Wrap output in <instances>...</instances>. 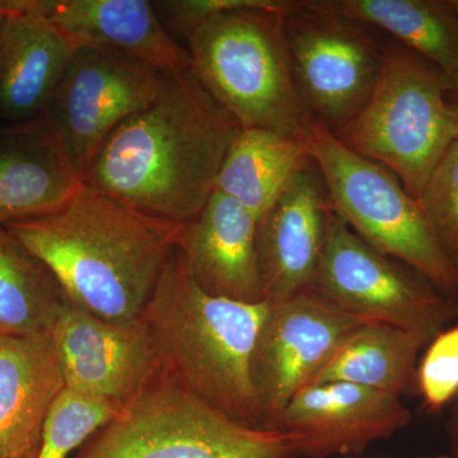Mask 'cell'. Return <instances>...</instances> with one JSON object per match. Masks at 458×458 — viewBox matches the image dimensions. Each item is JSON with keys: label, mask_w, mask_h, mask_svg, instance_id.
<instances>
[{"label": "cell", "mask_w": 458, "mask_h": 458, "mask_svg": "<svg viewBox=\"0 0 458 458\" xmlns=\"http://www.w3.org/2000/svg\"><path fill=\"white\" fill-rule=\"evenodd\" d=\"M452 96H456V98H458V92L454 93V95H452Z\"/></svg>", "instance_id": "35"}, {"label": "cell", "mask_w": 458, "mask_h": 458, "mask_svg": "<svg viewBox=\"0 0 458 458\" xmlns=\"http://www.w3.org/2000/svg\"><path fill=\"white\" fill-rule=\"evenodd\" d=\"M364 322L315 289L269 304L251 361L261 428L274 430L295 394L311 384L344 340Z\"/></svg>", "instance_id": "11"}, {"label": "cell", "mask_w": 458, "mask_h": 458, "mask_svg": "<svg viewBox=\"0 0 458 458\" xmlns=\"http://www.w3.org/2000/svg\"><path fill=\"white\" fill-rule=\"evenodd\" d=\"M164 75L122 51L75 47L45 114L82 179L117 126L152 104Z\"/></svg>", "instance_id": "10"}, {"label": "cell", "mask_w": 458, "mask_h": 458, "mask_svg": "<svg viewBox=\"0 0 458 458\" xmlns=\"http://www.w3.org/2000/svg\"><path fill=\"white\" fill-rule=\"evenodd\" d=\"M258 219L242 205L214 191L185 225L180 249L208 293L243 303L265 302L259 267Z\"/></svg>", "instance_id": "17"}, {"label": "cell", "mask_w": 458, "mask_h": 458, "mask_svg": "<svg viewBox=\"0 0 458 458\" xmlns=\"http://www.w3.org/2000/svg\"><path fill=\"white\" fill-rule=\"evenodd\" d=\"M75 47L35 0H14L13 11L0 25V126L47 114Z\"/></svg>", "instance_id": "15"}, {"label": "cell", "mask_w": 458, "mask_h": 458, "mask_svg": "<svg viewBox=\"0 0 458 458\" xmlns=\"http://www.w3.org/2000/svg\"><path fill=\"white\" fill-rule=\"evenodd\" d=\"M241 131L194 69L165 73L152 104L105 141L84 185L143 216L189 225L213 194Z\"/></svg>", "instance_id": "1"}, {"label": "cell", "mask_w": 458, "mask_h": 458, "mask_svg": "<svg viewBox=\"0 0 458 458\" xmlns=\"http://www.w3.org/2000/svg\"><path fill=\"white\" fill-rule=\"evenodd\" d=\"M428 343L426 337L393 325L364 322L310 385L345 382L401 397L418 394V364Z\"/></svg>", "instance_id": "20"}, {"label": "cell", "mask_w": 458, "mask_h": 458, "mask_svg": "<svg viewBox=\"0 0 458 458\" xmlns=\"http://www.w3.org/2000/svg\"><path fill=\"white\" fill-rule=\"evenodd\" d=\"M4 228L49 267L75 306L120 324L140 318L185 231L87 185L57 212Z\"/></svg>", "instance_id": "2"}, {"label": "cell", "mask_w": 458, "mask_h": 458, "mask_svg": "<svg viewBox=\"0 0 458 458\" xmlns=\"http://www.w3.org/2000/svg\"><path fill=\"white\" fill-rule=\"evenodd\" d=\"M68 301L49 267L0 227V336L50 333Z\"/></svg>", "instance_id": "23"}, {"label": "cell", "mask_w": 458, "mask_h": 458, "mask_svg": "<svg viewBox=\"0 0 458 458\" xmlns=\"http://www.w3.org/2000/svg\"><path fill=\"white\" fill-rule=\"evenodd\" d=\"M153 4L159 18H164L165 29L168 31L172 29L186 38L203 21L221 12L260 8L284 14L294 8L297 0H170L153 2Z\"/></svg>", "instance_id": "27"}, {"label": "cell", "mask_w": 458, "mask_h": 458, "mask_svg": "<svg viewBox=\"0 0 458 458\" xmlns=\"http://www.w3.org/2000/svg\"><path fill=\"white\" fill-rule=\"evenodd\" d=\"M185 41L199 80L241 128L311 138L316 120L295 86L283 13L260 8L221 12L195 27Z\"/></svg>", "instance_id": "4"}, {"label": "cell", "mask_w": 458, "mask_h": 458, "mask_svg": "<svg viewBox=\"0 0 458 458\" xmlns=\"http://www.w3.org/2000/svg\"><path fill=\"white\" fill-rule=\"evenodd\" d=\"M426 458H450L448 456H433V457H426Z\"/></svg>", "instance_id": "33"}, {"label": "cell", "mask_w": 458, "mask_h": 458, "mask_svg": "<svg viewBox=\"0 0 458 458\" xmlns=\"http://www.w3.org/2000/svg\"><path fill=\"white\" fill-rule=\"evenodd\" d=\"M419 360L418 394L428 411L439 412L458 394V321L433 337Z\"/></svg>", "instance_id": "26"}, {"label": "cell", "mask_w": 458, "mask_h": 458, "mask_svg": "<svg viewBox=\"0 0 458 458\" xmlns=\"http://www.w3.org/2000/svg\"><path fill=\"white\" fill-rule=\"evenodd\" d=\"M71 458H300V454L284 434L228 418L162 369Z\"/></svg>", "instance_id": "5"}, {"label": "cell", "mask_w": 458, "mask_h": 458, "mask_svg": "<svg viewBox=\"0 0 458 458\" xmlns=\"http://www.w3.org/2000/svg\"><path fill=\"white\" fill-rule=\"evenodd\" d=\"M64 388L51 331L0 336V458L38 454L45 421Z\"/></svg>", "instance_id": "19"}, {"label": "cell", "mask_w": 458, "mask_h": 458, "mask_svg": "<svg viewBox=\"0 0 458 458\" xmlns=\"http://www.w3.org/2000/svg\"><path fill=\"white\" fill-rule=\"evenodd\" d=\"M83 186L47 114L0 126V227L55 213Z\"/></svg>", "instance_id": "16"}, {"label": "cell", "mask_w": 458, "mask_h": 458, "mask_svg": "<svg viewBox=\"0 0 458 458\" xmlns=\"http://www.w3.org/2000/svg\"><path fill=\"white\" fill-rule=\"evenodd\" d=\"M309 149L334 213L377 251L408 265L458 300V271L437 245L417 199L393 172L343 146L318 122Z\"/></svg>", "instance_id": "7"}, {"label": "cell", "mask_w": 458, "mask_h": 458, "mask_svg": "<svg viewBox=\"0 0 458 458\" xmlns=\"http://www.w3.org/2000/svg\"><path fill=\"white\" fill-rule=\"evenodd\" d=\"M445 2H447V4L450 5L452 11H454L458 17V0H445Z\"/></svg>", "instance_id": "31"}, {"label": "cell", "mask_w": 458, "mask_h": 458, "mask_svg": "<svg viewBox=\"0 0 458 458\" xmlns=\"http://www.w3.org/2000/svg\"><path fill=\"white\" fill-rule=\"evenodd\" d=\"M410 421L411 412L397 394L327 382L295 394L274 430L293 441L300 458H340L358 456Z\"/></svg>", "instance_id": "13"}, {"label": "cell", "mask_w": 458, "mask_h": 458, "mask_svg": "<svg viewBox=\"0 0 458 458\" xmlns=\"http://www.w3.org/2000/svg\"><path fill=\"white\" fill-rule=\"evenodd\" d=\"M36 456H38V454H22V456H14L9 458H36Z\"/></svg>", "instance_id": "32"}, {"label": "cell", "mask_w": 458, "mask_h": 458, "mask_svg": "<svg viewBox=\"0 0 458 458\" xmlns=\"http://www.w3.org/2000/svg\"><path fill=\"white\" fill-rule=\"evenodd\" d=\"M333 11L369 23L436 66L458 92V17L445 0H324Z\"/></svg>", "instance_id": "21"}, {"label": "cell", "mask_w": 458, "mask_h": 458, "mask_svg": "<svg viewBox=\"0 0 458 458\" xmlns=\"http://www.w3.org/2000/svg\"><path fill=\"white\" fill-rule=\"evenodd\" d=\"M14 8V0H0V25H2L3 21L5 20V17L13 11Z\"/></svg>", "instance_id": "30"}, {"label": "cell", "mask_w": 458, "mask_h": 458, "mask_svg": "<svg viewBox=\"0 0 458 458\" xmlns=\"http://www.w3.org/2000/svg\"><path fill=\"white\" fill-rule=\"evenodd\" d=\"M312 289L354 318L393 325L428 342L458 321L457 298L377 251L334 210Z\"/></svg>", "instance_id": "9"}, {"label": "cell", "mask_w": 458, "mask_h": 458, "mask_svg": "<svg viewBox=\"0 0 458 458\" xmlns=\"http://www.w3.org/2000/svg\"><path fill=\"white\" fill-rule=\"evenodd\" d=\"M269 303H243L204 291L180 246L140 315L168 375L198 399L261 428L251 361Z\"/></svg>", "instance_id": "3"}, {"label": "cell", "mask_w": 458, "mask_h": 458, "mask_svg": "<svg viewBox=\"0 0 458 458\" xmlns=\"http://www.w3.org/2000/svg\"><path fill=\"white\" fill-rule=\"evenodd\" d=\"M340 458H363L360 456H346V457H340Z\"/></svg>", "instance_id": "34"}, {"label": "cell", "mask_w": 458, "mask_h": 458, "mask_svg": "<svg viewBox=\"0 0 458 458\" xmlns=\"http://www.w3.org/2000/svg\"><path fill=\"white\" fill-rule=\"evenodd\" d=\"M448 95L450 86L436 66L390 38L384 72L369 101L333 135L393 172L418 199L454 141Z\"/></svg>", "instance_id": "6"}, {"label": "cell", "mask_w": 458, "mask_h": 458, "mask_svg": "<svg viewBox=\"0 0 458 458\" xmlns=\"http://www.w3.org/2000/svg\"><path fill=\"white\" fill-rule=\"evenodd\" d=\"M448 445L452 458H458V394L448 406V418L445 421Z\"/></svg>", "instance_id": "28"}, {"label": "cell", "mask_w": 458, "mask_h": 458, "mask_svg": "<svg viewBox=\"0 0 458 458\" xmlns=\"http://www.w3.org/2000/svg\"><path fill=\"white\" fill-rule=\"evenodd\" d=\"M120 409L64 388L45 421L36 458H71Z\"/></svg>", "instance_id": "24"}, {"label": "cell", "mask_w": 458, "mask_h": 458, "mask_svg": "<svg viewBox=\"0 0 458 458\" xmlns=\"http://www.w3.org/2000/svg\"><path fill=\"white\" fill-rule=\"evenodd\" d=\"M310 159L309 140L242 129L223 161L214 191L237 201L259 221Z\"/></svg>", "instance_id": "22"}, {"label": "cell", "mask_w": 458, "mask_h": 458, "mask_svg": "<svg viewBox=\"0 0 458 458\" xmlns=\"http://www.w3.org/2000/svg\"><path fill=\"white\" fill-rule=\"evenodd\" d=\"M51 336L65 388L117 408L164 369L140 319L129 324L107 321L69 300Z\"/></svg>", "instance_id": "12"}, {"label": "cell", "mask_w": 458, "mask_h": 458, "mask_svg": "<svg viewBox=\"0 0 458 458\" xmlns=\"http://www.w3.org/2000/svg\"><path fill=\"white\" fill-rule=\"evenodd\" d=\"M283 31L301 98L316 122L335 134L375 90L390 38L324 0H297L283 14Z\"/></svg>", "instance_id": "8"}, {"label": "cell", "mask_w": 458, "mask_h": 458, "mask_svg": "<svg viewBox=\"0 0 458 458\" xmlns=\"http://www.w3.org/2000/svg\"><path fill=\"white\" fill-rule=\"evenodd\" d=\"M452 123H454V141H458V98L452 96L450 99Z\"/></svg>", "instance_id": "29"}, {"label": "cell", "mask_w": 458, "mask_h": 458, "mask_svg": "<svg viewBox=\"0 0 458 458\" xmlns=\"http://www.w3.org/2000/svg\"><path fill=\"white\" fill-rule=\"evenodd\" d=\"M417 200L437 245L458 271V141L445 150Z\"/></svg>", "instance_id": "25"}, {"label": "cell", "mask_w": 458, "mask_h": 458, "mask_svg": "<svg viewBox=\"0 0 458 458\" xmlns=\"http://www.w3.org/2000/svg\"><path fill=\"white\" fill-rule=\"evenodd\" d=\"M36 7L75 47H108L164 73L192 68L189 51L147 0H35Z\"/></svg>", "instance_id": "18"}, {"label": "cell", "mask_w": 458, "mask_h": 458, "mask_svg": "<svg viewBox=\"0 0 458 458\" xmlns=\"http://www.w3.org/2000/svg\"><path fill=\"white\" fill-rule=\"evenodd\" d=\"M331 212L327 183L311 158L258 221L265 302H283L312 289Z\"/></svg>", "instance_id": "14"}]
</instances>
